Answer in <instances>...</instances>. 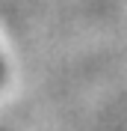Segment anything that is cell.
I'll list each match as a JSON object with an SVG mask.
<instances>
[{
  "instance_id": "6da1fadb",
  "label": "cell",
  "mask_w": 127,
  "mask_h": 131,
  "mask_svg": "<svg viewBox=\"0 0 127 131\" xmlns=\"http://www.w3.org/2000/svg\"><path fill=\"white\" fill-rule=\"evenodd\" d=\"M0 81H3V60H0Z\"/></svg>"
}]
</instances>
